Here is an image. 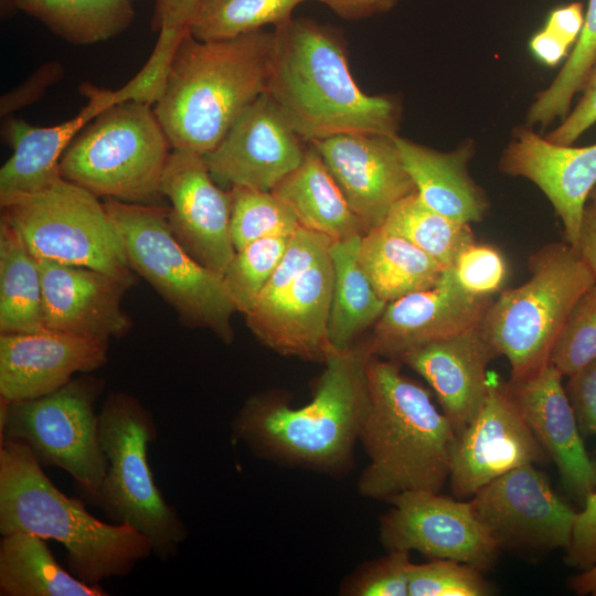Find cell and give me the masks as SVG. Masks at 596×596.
I'll list each match as a JSON object with an SVG mask.
<instances>
[{
  "mask_svg": "<svg viewBox=\"0 0 596 596\" xmlns=\"http://www.w3.org/2000/svg\"><path fill=\"white\" fill-rule=\"evenodd\" d=\"M274 34L267 93L302 140L350 132L398 136L401 103L359 88L339 29L291 18Z\"/></svg>",
  "mask_w": 596,
  "mask_h": 596,
  "instance_id": "6da1fadb",
  "label": "cell"
},
{
  "mask_svg": "<svg viewBox=\"0 0 596 596\" xmlns=\"http://www.w3.org/2000/svg\"><path fill=\"white\" fill-rule=\"evenodd\" d=\"M371 355L370 340L332 349L308 404L253 397L235 417L233 436L260 457L328 473L349 468L370 405Z\"/></svg>",
  "mask_w": 596,
  "mask_h": 596,
  "instance_id": "7a4b0ae2",
  "label": "cell"
},
{
  "mask_svg": "<svg viewBox=\"0 0 596 596\" xmlns=\"http://www.w3.org/2000/svg\"><path fill=\"white\" fill-rule=\"evenodd\" d=\"M274 31L200 41L189 32L177 45L155 113L172 149L202 156L223 140L268 88Z\"/></svg>",
  "mask_w": 596,
  "mask_h": 596,
  "instance_id": "3957f363",
  "label": "cell"
},
{
  "mask_svg": "<svg viewBox=\"0 0 596 596\" xmlns=\"http://www.w3.org/2000/svg\"><path fill=\"white\" fill-rule=\"evenodd\" d=\"M366 376L370 405L359 440L370 461L360 494L389 501L405 491L439 492L456 436L449 419L425 387L401 373L397 360L372 354Z\"/></svg>",
  "mask_w": 596,
  "mask_h": 596,
  "instance_id": "277c9868",
  "label": "cell"
},
{
  "mask_svg": "<svg viewBox=\"0 0 596 596\" xmlns=\"http://www.w3.org/2000/svg\"><path fill=\"white\" fill-rule=\"evenodd\" d=\"M43 468L24 443L0 444L1 535L25 532L61 543L68 571L91 585L125 577L153 555L146 536L127 524L98 520L85 501L62 492Z\"/></svg>",
  "mask_w": 596,
  "mask_h": 596,
  "instance_id": "5b68a950",
  "label": "cell"
},
{
  "mask_svg": "<svg viewBox=\"0 0 596 596\" xmlns=\"http://www.w3.org/2000/svg\"><path fill=\"white\" fill-rule=\"evenodd\" d=\"M530 278L500 294L480 328L511 366V380L529 377L550 363L553 347L579 297L596 279L570 244L543 246L529 259Z\"/></svg>",
  "mask_w": 596,
  "mask_h": 596,
  "instance_id": "8992f818",
  "label": "cell"
},
{
  "mask_svg": "<svg viewBox=\"0 0 596 596\" xmlns=\"http://www.w3.org/2000/svg\"><path fill=\"white\" fill-rule=\"evenodd\" d=\"M98 415L107 470L97 507L110 523L127 524L146 536L160 561L173 558L188 530L158 489L149 465V446L158 437L153 414L136 396L110 392Z\"/></svg>",
  "mask_w": 596,
  "mask_h": 596,
  "instance_id": "52a82bcc",
  "label": "cell"
},
{
  "mask_svg": "<svg viewBox=\"0 0 596 596\" xmlns=\"http://www.w3.org/2000/svg\"><path fill=\"white\" fill-rule=\"evenodd\" d=\"M171 150L152 104L127 100L77 135L60 160V173L98 198L158 205Z\"/></svg>",
  "mask_w": 596,
  "mask_h": 596,
  "instance_id": "ba28073f",
  "label": "cell"
},
{
  "mask_svg": "<svg viewBox=\"0 0 596 596\" xmlns=\"http://www.w3.org/2000/svg\"><path fill=\"white\" fill-rule=\"evenodd\" d=\"M132 270L145 278L190 328L212 331L232 343V316L237 312L223 276L195 260L178 242L168 209L106 199Z\"/></svg>",
  "mask_w": 596,
  "mask_h": 596,
  "instance_id": "9c48e42d",
  "label": "cell"
},
{
  "mask_svg": "<svg viewBox=\"0 0 596 596\" xmlns=\"http://www.w3.org/2000/svg\"><path fill=\"white\" fill-rule=\"evenodd\" d=\"M330 240L299 226L245 319L253 334L275 352L323 362L333 349L328 321L333 287Z\"/></svg>",
  "mask_w": 596,
  "mask_h": 596,
  "instance_id": "30bf717a",
  "label": "cell"
},
{
  "mask_svg": "<svg viewBox=\"0 0 596 596\" xmlns=\"http://www.w3.org/2000/svg\"><path fill=\"white\" fill-rule=\"evenodd\" d=\"M1 209V219L38 259L88 267L135 284L136 273L104 202L86 189L61 177Z\"/></svg>",
  "mask_w": 596,
  "mask_h": 596,
  "instance_id": "8fae6325",
  "label": "cell"
},
{
  "mask_svg": "<svg viewBox=\"0 0 596 596\" xmlns=\"http://www.w3.org/2000/svg\"><path fill=\"white\" fill-rule=\"evenodd\" d=\"M104 386L103 379L86 373L51 394L0 406V444L24 443L43 467L66 471L94 507L107 470L95 411Z\"/></svg>",
  "mask_w": 596,
  "mask_h": 596,
  "instance_id": "7c38bea8",
  "label": "cell"
},
{
  "mask_svg": "<svg viewBox=\"0 0 596 596\" xmlns=\"http://www.w3.org/2000/svg\"><path fill=\"white\" fill-rule=\"evenodd\" d=\"M167 74L155 61L146 65L119 89L82 83L79 92L87 103L73 118L50 127H34L10 118L2 137L12 148L0 169V204L38 192L61 178L60 160L77 135L107 108L127 100L156 104L162 96Z\"/></svg>",
  "mask_w": 596,
  "mask_h": 596,
  "instance_id": "4fadbf2b",
  "label": "cell"
},
{
  "mask_svg": "<svg viewBox=\"0 0 596 596\" xmlns=\"http://www.w3.org/2000/svg\"><path fill=\"white\" fill-rule=\"evenodd\" d=\"M389 502L392 508L380 521V539L387 551L414 550L432 558L471 564L482 572L494 564L500 547L470 501L413 490Z\"/></svg>",
  "mask_w": 596,
  "mask_h": 596,
  "instance_id": "5bb4252c",
  "label": "cell"
},
{
  "mask_svg": "<svg viewBox=\"0 0 596 596\" xmlns=\"http://www.w3.org/2000/svg\"><path fill=\"white\" fill-rule=\"evenodd\" d=\"M544 457L509 383L490 373L482 407L455 436L448 477L454 494L472 498L501 475Z\"/></svg>",
  "mask_w": 596,
  "mask_h": 596,
  "instance_id": "9a60e30c",
  "label": "cell"
},
{
  "mask_svg": "<svg viewBox=\"0 0 596 596\" xmlns=\"http://www.w3.org/2000/svg\"><path fill=\"white\" fill-rule=\"evenodd\" d=\"M499 547L546 551L568 547L576 513L533 464L517 467L470 500Z\"/></svg>",
  "mask_w": 596,
  "mask_h": 596,
  "instance_id": "2e32d148",
  "label": "cell"
},
{
  "mask_svg": "<svg viewBox=\"0 0 596 596\" xmlns=\"http://www.w3.org/2000/svg\"><path fill=\"white\" fill-rule=\"evenodd\" d=\"M307 146L265 92L204 160L213 180L225 190L272 192L300 166Z\"/></svg>",
  "mask_w": 596,
  "mask_h": 596,
  "instance_id": "e0dca14e",
  "label": "cell"
},
{
  "mask_svg": "<svg viewBox=\"0 0 596 596\" xmlns=\"http://www.w3.org/2000/svg\"><path fill=\"white\" fill-rule=\"evenodd\" d=\"M170 202L168 223L183 248L200 264L224 275L236 251L231 237V190L212 178L204 156L172 149L161 178Z\"/></svg>",
  "mask_w": 596,
  "mask_h": 596,
  "instance_id": "ac0fdd59",
  "label": "cell"
},
{
  "mask_svg": "<svg viewBox=\"0 0 596 596\" xmlns=\"http://www.w3.org/2000/svg\"><path fill=\"white\" fill-rule=\"evenodd\" d=\"M308 143L320 155L365 233L380 227L395 203L416 192L395 137L350 132Z\"/></svg>",
  "mask_w": 596,
  "mask_h": 596,
  "instance_id": "d6986e66",
  "label": "cell"
},
{
  "mask_svg": "<svg viewBox=\"0 0 596 596\" xmlns=\"http://www.w3.org/2000/svg\"><path fill=\"white\" fill-rule=\"evenodd\" d=\"M498 167L504 174L530 180L544 193L562 221L566 243L577 251L586 201L596 185V143L557 145L524 124L512 130Z\"/></svg>",
  "mask_w": 596,
  "mask_h": 596,
  "instance_id": "ffe728a7",
  "label": "cell"
},
{
  "mask_svg": "<svg viewBox=\"0 0 596 596\" xmlns=\"http://www.w3.org/2000/svg\"><path fill=\"white\" fill-rule=\"evenodd\" d=\"M492 301L466 291L453 267L446 268L434 287L386 305L369 339L372 354L398 360L408 350L477 327Z\"/></svg>",
  "mask_w": 596,
  "mask_h": 596,
  "instance_id": "44dd1931",
  "label": "cell"
},
{
  "mask_svg": "<svg viewBox=\"0 0 596 596\" xmlns=\"http://www.w3.org/2000/svg\"><path fill=\"white\" fill-rule=\"evenodd\" d=\"M107 360V342L47 329L0 333V400L42 397L66 385L75 373H91Z\"/></svg>",
  "mask_w": 596,
  "mask_h": 596,
  "instance_id": "7402d4cb",
  "label": "cell"
},
{
  "mask_svg": "<svg viewBox=\"0 0 596 596\" xmlns=\"http://www.w3.org/2000/svg\"><path fill=\"white\" fill-rule=\"evenodd\" d=\"M38 262L45 329L107 343L130 331L121 304L131 284L88 267Z\"/></svg>",
  "mask_w": 596,
  "mask_h": 596,
  "instance_id": "603a6c76",
  "label": "cell"
},
{
  "mask_svg": "<svg viewBox=\"0 0 596 596\" xmlns=\"http://www.w3.org/2000/svg\"><path fill=\"white\" fill-rule=\"evenodd\" d=\"M563 376L549 363L529 377L508 383L526 424L555 462L563 485L585 500L596 490V464L584 446Z\"/></svg>",
  "mask_w": 596,
  "mask_h": 596,
  "instance_id": "cb8c5ba5",
  "label": "cell"
},
{
  "mask_svg": "<svg viewBox=\"0 0 596 596\" xmlns=\"http://www.w3.org/2000/svg\"><path fill=\"white\" fill-rule=\"evenodd\" d=\"M498 356L480 324L403 353V362L423 376L435 392L455 432L466 427L488 393L487 366Z\"/></svg>",
  "mask_w": 596,
  "mask_h": 596,
  "instance_id": "d4e9b609",
  "label": "cell"
},
{
  "mask_svg": "<svg viewBox=\"0 0 596 596\" xmlns=\"http://www.w3.org/2000/svg\"><path fill=\"white\" fill-rule=\"evenodd\" d=\"M395 142L417 194L428 207L466 224L485 219L489 199L468 170L476 150L472 139L464 140L450 151H439L400 136Z\"/></svg>",
  "mask_w": 596,
  "mask_h": 596,
  "instance_id": "484cf974",
  "label": "cell"
},
{
  "mask_svg": "<svg viewBox=\"0 0 596 596\" xmlns=\"http://www.w3.org/2000/svg\"><path fill=\"white\" fill-rule=\"evenodd\" d=\"M272 192L292 210L300 226L332 242L365 234L362 223L310 143L300 166Z\"/></svg>",
  "mask_w": 596,
  "mask_h": 596,
  "instance_id": "4316f807",
  "label": "cell"
},
{
  "mask_svg": "<svg viewBox=\"0 0 596 596\" xmlns=\"http://www.w3.org/2000/svg\"><path fill=\"white\" fill-rule=\"evenodd\" d=\"M1 596H107L63 568L44 539L25 532L4 534L0 541Z\"/></svg>",
  "mask_w": 596,
  "mask_h": 596,
  "instance_id": "83f0119b",
  "label": "cell"
},
{
  "mask_svg": "<svg viewBox=\"0 0 596 596\" xmlns=\"http://www.w3.org/2000/svg\"><path fill=\"white\" fill-rule=\"evenodd\" d=\"M363 235L333 241L329 253L333 266L332 298L328 321L331 347L345 350L383 313L386 302L375 292L359 263Z\"/></svg>",
  "mask_w": 596,
  "mask_h": 596,
  "instance_id": "f1b7e54d",
  "label": "cell"
},
{
  "mask_svg": "<svg viewBox=\"0 0 596 596\" xmlns=\"http://www.w3.org/2000/svg\"><path fill=\"white\" fill-rule=\"evenodd\" d=\"M358 257L375 292L386 304L434 287L446 269L404 237L382 227L362 236Z\"/></svg>",
  "mask_w": 596,
  "mask_h": 596,
  "instance_id": "f546056e",
  "label": "cell"
},
{
  "mask_svg": "<svg viewBox=\"0 0 596 596\" xmlns=\"http://www.w3.org/2000/svg\"><path fill=\"white\" fill-rule=\"evenodd\" d=\"M43 285L36 257L17 231L0 221V333L44 330Z\"/></svg>",
  "mask_w": 596,
  "mask_h": 596,
  "instance_id": "4dcf8cb0",
  "label": "cell"
},
{
  "mask_svg": "<svg viewBox=\"0 0 596 596\" xmlns=\"http://www.w3.org/2000/svg\"><path fill=\"white\" fill-rule=\"evenodd\" d=\"M14 8L75 45L115 38L135 18L132 0H14Z\"/></svg>",
  "mask_w": 596,
  "mask_h": 596,
  "instance_id": "1f68e13d",
  "label": "cell"
},
{
  "mask_svg": "<svg viewBox=\"0 0 596 596\" xmlns=\"http://www.w3.org/2000/svg\"><path fill=\"white\" fill-rule=\"evenodd\" d=\"M380 227L404 237L445 268L453 267L461 251L475 242L470 224L432 210L417 192L395 203Z\"/></svg>",
  "mask_w": 596,
  "mask_h": 596,
  "instance_id": "d6a6232c",
  "label": "cell"
},
{
  "mask_svg": "<svg viewBox=\"0 0 596 596\" xmlns=\"http://www.w3.org/2000/svg\"><path fill=\"white\" fill-rule=\"evenodd\" d=\"M320 0H201L188 32L200 41L223 40L277 26L291 19L296 7Z\"/></svg>",
  "mask_w": 596,
  "mask_h": 596,
  "instance_id": "836d02e7",
  "label": "cell"
},
{
  "mask_svg": "<svg viewBox=\"0 0 596 596\" xmlns=\"http://www.w3.org/2000/svg\"><path fill=\"white\" fill-rule=\"evenodd\" d=\"M596 63V0H588L581 34L563 67L528 108L525 124L542 129L571 111L576 93L581 92Z\"/></svg>",
  "mask_w": 596,
  "mask_h": 596,
  "instance_id": "e575fe53",
  "label": "cell"
},
{
  "mask_svg": "<svg viewBox=\"0 0 596 596\" xmlns=\"http://www.w3.org/2000/svg\"><path fill=\"white\" fill-rule=\"evenodd\" d=\"M231 237L235 251L276 235H291L300 225L292 210L274 192L232 188Z\"/></svg>",
  "mask_w": 596,
  "mask_h": 596,
  "instance_id": "d590c367",
  "label": "cell"
},
{
  "mask_svg": "<svg viewBox=\"0 0 596 596\" xmlns=\"http://www.w3.org/2000/svg\"><path fill=\"white\" fill-rule=\"evenodd\" d=\"M291 235L255 241L237 251L223 279L237 310L246 315L280 263Z\"/></svg>",
  "mask_w": 596,
  "mask_h": 596,
  "instance_id": "8d00e7d4",
  "label": "cell"
},
{
  "mask_svg": "<svg viewBox=\"0 0 596 596\" xmlns=\"http://www.w3.org/2000/svg\"><path fill=\"white\" fill-rule=\"evenodd\" d=\"M492 592L482 571L471 564L434 558L408 567L409 596H487Z\"/></svg>",
  "mask_w": 596,
  "mask_h": 596,
  "instance_id": "74e56055",
  "label": "cell"
},
{
  "mask_svg": "<svg viewBox=\"0 0 596 596\" xmlns=\"http://www.w3.org/2000/svg\"><path fill=\"white\" fill-rule=\"evenodd\" d=\"M596 359V281L573 307L553 347L550 363L571 376Z\"/></svg>",
  "mask_w": 596,
  "mask_h": 596,
  "instance_id": "f35d334b",
  "label": "cell"
},
{
  "mask_svg": "<svg viewBox=\"0 0 596 596\" xmlns=\"http://www.w3.org/2000/svg\"><path fill=\"white\" fill-rule=\"evenodd\" d=\"M409 551H387V555L361 566L343 584L351 596H409Z\"/></svg>",
  "mask_w": 596,
  "mask_h": 596,
  "instance_id": "ab89813d",
  "label": "cell"
},
{
  "mask_svg": "<svg viewBox=\"0 0 596 596\" xmlns=\"http://www.w3.org/2000/svg\"><path fill=\"white\" fill-rule=\"evenodd\" d=\"M453 269L461 287L476 296H491L501 288L507 274L501 253L476 242L461 251Z\"/></svg>",
  "mask_w": 596,
  "mask_h": 596,
  "instance_id": "60d3db41",
  "label": "cell"
},
{
  "mask_svg": "<svg viewBox=\"0 0 596 596\" xmlns=\"http://www.w3.org/2000/svg\"><path fill=\"white\" fill-rule=\"evenodd\" d=\"M564 562L568 567L586 571L596 565V490L585 498L576 513Z\"/></svg>",
  "mask_w": 596,
  "mask_h": 596,
  "instance_id": "b9f144b4",
  "label": "cell"
},
{
  "mask_svg": "<svg viewBox=\"0 0 596 596\" xmlns=\"http://www.w3.org/2000/svg\"><path fill=\"white\" fill-rule=\"evenodd\" d=\"M65 75V67L57 61L39 66L25 81L0 98V116L6 118L14 111L40 100L46 91Z\"/></svg>",
  "mask_w": 596,
  "mask_h": 596,
  "instance_id": "7bdbcfd3",
  "label": "cell"
},
{
  "mask_svg": "<svg viewBox=\"0 0 596 596\" xmlns=\"http://www.w3.org/2000/svg\"><path fill=\"white\" fill-rule=\"evenodd\" d=\"M581 92L583 95L574 109L544 136L549 141L570 146L596 123V63Z\"/></svg>",
  "mask_w": 596,
  "mask_h": 596,
  "instance_id": "ee69618b",
  "label": "cell"
},
{
  "mask_svg": "<svg viewBox=\"0 0 596 596\" xmlns=\"http://www.w3.org/2000/svg\"><path fill=\"white\" fill-rule=\"evenodd\" d=\"M565 390L579 429L596 434V359L568 376Z\"/></svg>",
  "mask_w": 596,
  "mask_h": 596,
  "instance_id": "f6af8a7d",
  "label": "cell"
},
{
  "mask_svg": "<svg viewBox=\"0 0 596 596\" xmlns=\"http://www.w3.org/2000/svg\"><path fill=\"white\" fill-rule=\"evenodd\" d=\"M151 29L158 38L178 45L201 0H153Z\"/></svg>",
  "mask_w": 596,
  "mask_h": 596,
  "instance_id": "bcb514c9",
  "label": "cell"
},
{
  "mask_svg": "<svg viewBox=\"0 0 596 596\" xmlns=\"http://www.w3.org/2000/svg\"><path fill=\"white\" fill-rule=\"evenodd\" d=\"M585 12L583 3L571 2L553 9L546 19L544 29L554 33L568 46L576 43L583 24Z\"/></svg>",
  "mask_w": 596,
  "mask_h": 596,
  "instance_id": "7dc6e473",
  "label": "cell"
},
{
  "mask_svg": "<svg viewBox=\"0 0 596 596\" xmlns=\"http://www.w3.org/2000/svg\"><path fill=\"white\" fill-rule=\"evenodd\" d=\"M347 20H361L392 10L400 0H320Z\"/></svg>",
  "mask_w": 596,
  "mask_h": 596,
  "instance_id": "c3c4849f",
  "label": "cell"
},
{
  "mask_svg": "<svg viewBox=\"0 0 596 596\" xmlns=\"http://www.w3.org/2000/svg\"><path fill=\"white\" fill-rule=\"evenodd\" d=\"M529 46L538 61L551 67L557 65L566 56L570 47L558 36L544 28L531 38Z\"/></svg>",
  "mask_w": 596,
  "mask_h": 596,
  "instance_id": "681fc988",
  "label": "cell"
},
{
  "mask_svg": "<svg viewBox=\"0 0 596 596\" xmlns=\"http://www.w3.org/2000/svg\"><path fill=\"white\" fill-rule=\"evenodd\" d=\"M577 252L596 279V201L585 206Z\"/></svg>",
  "mask_w": 596,
  "mask_h": 596,
  "instance_id": "f907efd6",
  "label": "cell"
},
{
  "mask_svg": "<svg viewBox=\"0 0 596 596\" xmlns=\"http://www.w3.org/2000/svg\"><path fill=\"white\" fill-rule=\"evenodd\" d=\"M571 589L577 595L596 596V565L570 579Z\"/></svg>",
  "mask_w": 596,
  "mask_h": 596,
  "instance_id": "816d5d0a",
  "label": "cell"
},
{
  "mask_svg": "<svg viewBox=\"0 0 596 596\" xmlns=\"http://www.w3.org/2000/svg\"><path fill=\"white\" fill-rule=\"evenodd\" d=\"M0 6L2 15H8L10 12L15 10L14 0H0Z\"/></svg>",
  "mask_w": 596,
  "mask_h": 596,
  "instance_id": "f5cc1de1",
  "label": "cell"
},
{
  "mask_svg": "<svg viewBox=\"0 0 596 596\" xmlns=\"http://www.w3.org/2000/svg\"><path fill=\"white\" fill-rule=\"evenodd\" d=\"M589 196H590L592 201H596V188H594V190L592 191Z\"/></svg>",
  "mask_w": 596,
  "mask_h": 596,
  "instance_id": "db71d44e",
  "label": "cell"
},
{
  "mask_svg": "<svg viewBox=\"0 0 596 596\" xmlns=\"http://www.w3.org/2000/svg\"><path fill=\"white\" fill-rule=\"evenodd\" d=\"M132 1H135V0H132Z\"/></svg>",
  "mask_w": 596,
  "mask_h": 596,
  "instance_id": "11a10c76",
  "label": "cell"
}]
</instances>
